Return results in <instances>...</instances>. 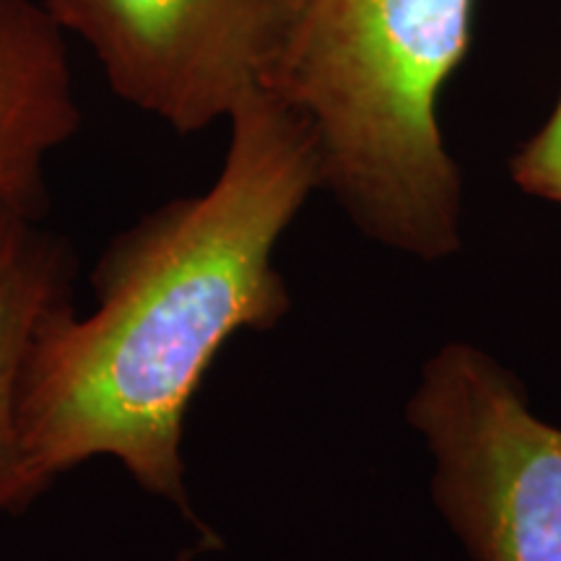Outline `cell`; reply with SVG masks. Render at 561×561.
<instances>
[{
    "label": "cell",
    "instance_id": "obj_1",
    "mask_svg": "<svg viewBox=\"0 0 561 561\" xmlns=\"http://www.w3.org/2000/svg\"><path fill=\"white\" fill-rule=\"evenodd\" d=\"M206 193L159 206L121 231L91 273L96 307L73 305L42 331L21 396V432L39 494L94 458L193 520L185 419L231 335L289 312L273 252L322 187L312 130L271 91L229 117Z\"/></svg>",
    "mask_w": 561,
    "mask_h": 561
},
{
    "label": "cell",
    "instance_id": "obj_2",
    "mask_svg": "<svg viewBox=\"0 0 561 561\" xmlns=\"http://www.w3.org/2000/svg\"><path fill=\"white\" fill-rule=\"evenodd\" d=\"M476 0H299L265 91L297 112L322 187L369 237L419 257L460 244V172L439 96L466 60Z\"/></svg>",
    "mask_w": 561,
    "mask_h": 561
},
{
    "label": "cell",
    "instance_id": "obj_3",
    "mask_svg": "<svg viewBox=\"0 0 561 561\" xmlns=\"http://www.w3.org/2000/svg\"><path fill=\"white\" fill-rule=\"evenodd\" d=\"M411 424L437 458L434 500L473 561H561V430L466 343L434 356Z\"/></svg>",
    "mask_w": 561,
    "mask_h": 561
},
{
    "label": "cell",
    "instance_id": "obj_4",
    "mask_svg": "<svg viewBox=\"0 0 561 561\" xmlns=\"http://www.w3.org/2000/svg\"><path fill=\"white\" fill-rule=\"evenodd\" d=\"M45 9L94 53L121 100L191 136L265 91L299 0H45Z\"/></svg>",
    "mask_w": 561,
    "mask_h": 561
},
{
    "label": "cell",
    "instance_id": "obj_5",
    "mask_svg": "<svg viewBox=\"0 0 561 561\" xmlns=\"http://www.w3.org/2000/svg\"><path fill=\"white\" fill-rule=\"evenodd\" d=\"M79 125L66 32L39 0H0V224L42 219L47 167Z\"/></svg>",
    "mask_w": 561,
    "mask_h": 561
},
{
    "label": "cell",
    "instance_id": "obj_6",
    "mask_svg": "<svg viewBox=\"0 0 561 561\" xmlns=\"http://www.w3.org/2000/svg\"><path fill=\"white\" fill-rule=\"evenodd\" d=\"M73 305V252L39 219L0 224V520L39 500L24 453L21 396L55 314Z\"/></svg>",
    "mask_w": 561,
    "mask_h": 561
},
{
    "label": "cell",
    "instance_id": "obj_7",
    "mask_svg": "<svg viewBox=\"0 0 561 561\" xmlns=\"http://www.w3.org/2000/svg\"><path fill=\"white\" fill-rule=\"evenodd\" d=\"M510 172L525 193L561 206V94L541 130L512 157Z\"/></svg>",
    "mask_w": 561,
    "mask_h": 561
}]
</instances>
